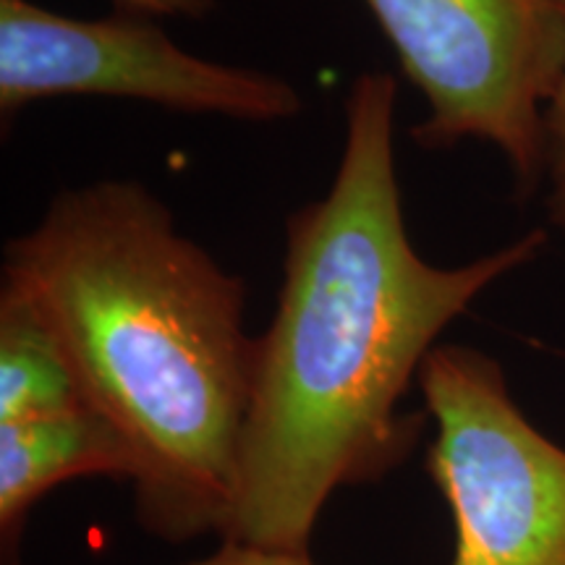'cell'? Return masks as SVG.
<instances>
[{
	"instance_id": "cell-2",
	"label": "cell",
	"mask_w": 565,
	"mask_h": 565,
	"mask_svg": "<svg viewBox=\"0 0 565 565\" xmlns=\"http://www.w3.org/2000/svg\"><path fill=\"white\" fill-rule=\"evenodd\" d=\"M3 278L40 303L129 445L139 526L168 545L223 536L257 364L244 280L137 181L61 192L6 244Z\"/></svg>"
},
{
	"instance_id": "cell-7",
	"label": "cell",
	"mask_w": 565,
	"mask_h": 565,
	"mask_svg": "<svg viewBox=\"0 0 565 565\" xmlns=\"http://www.w3.org/2000/svg\"><path fill=\"white\" fill-rule=\"evenodd\" d=\"M82 383L51 320L19 282L0 288V424L87 408Z\"/></svg>"
},
{
	"instance_id": "cell-10",
	"label": "cell",
	"mask_w": 565,
	"mask_h": 565,
	"mask_svg": "<svg viewBox=\"0 0 565 565\" xmlns=\"http://www.w3.org/2000/svg\"><path fill=\"white\" fill-rule=\"evenodd\" d=\"M118 13L131 17L158 19V17H183L202 19L215 9V0H113Z\"/></svg>"
},
{
	"instance_id": "cell-9",
	"label": "cell",
	"mask_w": 565,
	"mask_h": 565,
	"mask_svg": "<svg viewBox=\"0 0 565 565\" xmlns=\"http://www.w3.org/2000/svg\"><path fill=\"white\" fill-rule=\"evenodd\" d=\"M189 565H315L309 547H265L252 542L221 540L212 553Z\"/></svg>"
},
{
	"instance_id": "cell-11",
	"label": "cell",
	"mask_w": 565,
	"mask_h": 565,
	"mask_svg": "<svg viewBox=\"0 0 565 565\" xmlns=\"http://www.w3.org/2000/svg\"><path fill=\"white\" fill-rule=\"evenodd\" d=\"M563 3H565V0H563Z\"/></svg>"
},
{
	"instance_id": "cell-1",
	"label": "cell",
	"mask_w": 565,
	"mask_h": 565,
	"mask_svg": "<svg viewBox=\"0 0 565 565\" xmlns=\"http://www.w3.org/2000/svg\"><path fill=\"white\" fill-rule=\"evenodd\" d=\"M395 103L398 82L385 71L353 79L333 183L286 221L221 540L309 547L341 487L383 479L414 450L424 416L401 414V398L443 330L547 244L534 228L475 263H427L406 228Z\"/></svg>"
},
{
	"instance_id": "cell-6",
	"label": "cell",
	"mask_w": 565,
	"mask_h": 565,
	"mask_svg": "<svg viewBox=\"0 0 565 565\" xmlns=\"http://www.w3.org/2000/svg\"><path fill=\"white\" fill-rule=\"evenodd\" d=\"M89 477L131 482V450L95 408L47 419L0 424V542L3 565H17L21 526L55 487Z\"/></svg>"
},
{
	"instance_id": "cell-8",
	"label": "cell",
	"mask_w": 565,
	"mask_h": 565,
	"mask_svg": "<svg viewBox=\"0 0 565 565\" xmlns=\"http://www.w3.org/2000/svg\"><path fill=\"white\" fill-rule=\"evenodd\" d=\"M545 181L547 217L565 233V76L545 110Z\"/></svg>"
},
{
	"instance_id": "cell-4",
	"label": "cell",
	"mask_w": 565,
	"mask_h": 565,
	"mask_svg": "<svg viewBox=\"0 0 565 565\" xmlns=\"http://www.w3.org/2000/svg\"><path fill=\"white\" fill-rule=\"evenodd\" d=\"M427 471L454 519L450 565H565V448L521 412L503 366L435 345L419 372Z\"/></svg>"
},
{
	"instance_id": "cell-3",
	"label": "cell",
	"mask_w": 565,
	"mask_h": 565,
	"mask_svg": "<svg viewBox=\"0 0 565 565\" xmlns=\"http://www.w3.org/2000/svg\"><path fill=\"white\" fill-rule=\"evenodd\" d=\"M427 103L424 150L498 147L519 196L545 181V110L565 76L563 0H364Z\"/></svg>"
},
{
	"instance_id": "cell-5",
	"label": "cell",
	"mask_w": 565,
	"mask_h": 565,
	"mask_svg": "<svg viewBox=\"0 0 565 565\" xmlns=\"http://www.w3.org/2000/svg\"><path fill=\"white\" fill-rule=\"evenodd\" d=\"M51 97H116L233 121L280 124L303 108L288 79L192 55L154 19H68L0 0V113Z\"/></svg>"
}]
</instances>
